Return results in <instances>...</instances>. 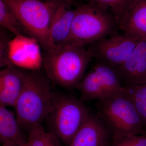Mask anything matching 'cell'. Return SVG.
I'll use <instances>...</instances> for the list:
<instances>
[{
	"instance_id": "cell-20",
	"label": "cell",
	"mask_w": 146,
	"mask_h": 146,
	"mask_svg": "<svg viewBox=\"0 0 146 146\" xmlns=\"http://www.w3.org/2000/svg\"><path fill=\"white\" fill-rule=\"evenodd\" d=\"M110 146H146V133L130 135L112 141Z\"/></svg>"
},
{
	"instance_id": "cell-21",
	"label": "cell",
	"mask_w": 146,
	"mask_h": 146,
	"mask_svg": "<svg viewBox=\"0 0 146 146\" xmlns=\"http://www.w3.org/2000/svg\"><path fill=\"white\" fill-rule=\"evenodd\" d=\"M9 40L4 32L0 33V65L2 68L13 66L9 58Z\"/></svg>"
},
{
	"instance_id": "cell-13",
	"label": "cell",
	"mask_w": 146,
	"mask_h": 146,
	"mask_svg": "<svg viewBox=\"0 0 146 146\" xmlns=\"http://www.w3.org/2000/svg\"><path fill=\"white\" fill-rule=\"evenodd\" d=\"M74 11L65 0L58 7L53 16L50 36L54 47L65 45L70 34Z\"/></svg>"
},
{
	"instance_id": "cell-24",
	"label": "cell",
	"mask_w": 146,
	"mask_h": 146,
	"mask_svg": "<svg viewBox=\"0 0 146 146\" xmlns=\"http://www.w3.org/2000/svg\"><path fill=\"white\" fill-rule=\"evenodd\" d=\"M40 1H48V0H40Z\"/></svg>"
},
{
	"instance_id": "cell-5",
	"label": "cell",
	"mask_w": 146,
	"mask_h": 146,
	"mask_svg": "<svg viewBox=\"0 0 146 146\" xmlns=\"http://www.w3.org/2000/svg\"><path fill=\"white\" fill-rule=\"evenodd\" d=\"M91 112L80 99L66 93L53 91L52 109L46 120L48 131L64 145L70 146Z\"/></svg>"
},
{
	"instance_id": "cell-8",
	"label": "cell",
	"mask_w": 146,
	"mask_h": 146,
	"mask_svg": "<svg viewBox=\"0 0 146 146\" xmlns=\"http://www.w3.org/2000/svg\"><path fill=\"white\" fill-rule=\"evenodd\" d=\"M139 42L124 33L117 32L87 45L86 48L92 58L116 68L128 60Z\"/></svg>"
},
{
	"instance_id": "cell-6",
	"label": "cell",
	"mask_w": 146,
	"mask_h": 146,
	"mask_svg": "<svg viewBox=\"0 0 146 146\" xmlns=\"http://www.w3.org/2000/svg\"><path fill=\"white\" fill-rule=\"evenodd\" d=\"M97 108L98 115L111 131L112 141L130 135L146 133L133 102L126 91L98 102Z\"/></svg>"
},
{
	"instance_id": "cell-16",
	"label": "cell",
	"mask_w": 146,
	"mask_h": 146,
	"mask_svg": "<svg viewBox=\"0 0 146 146\" xmlns=\"http://www.w3.org/2000/svg\"><path fill=\"white\" fill-rule=\"evenodd\" d=\"M110 11L116 19L118 25L123 22L136 0H87Z\"/></svg>"
},
{
	"instance_id": "cell-17",
	"label": "cell",
	"mask_w": 146,
	"mask_h": 146,
	"mask_svg": "<svg viewBox=\"0 0 146 146\" xmlns=\"http://www.w3.org/2000/svg\"><path fill=\"white\" fill-rule=\"evenodd\" d=\"M138 112L144 129L146 131V83L124 85Z\"/></svg>"
},
{
	"instance_id": "cell-2",
	"label": "cell",
	"mask_w": 146,
	"mask_h": 146,
	"mask_svg": "<svg viewBox=\"0 0 146 146\" xmlns=\"http://www.w3.org/2000/svg\"><path fill=\"white\" fill-rule=\"evenodd\" d=\"M46 51L43 65L47 78L64 89H76L93 58L86 46L65 45Z\"/></svg>"
},
{
	"instance_id": "cell-1",
	"label": "cell",
	"mask_w": 146,
	"mask_h": 146,
	"mask_svg": "<svg viewBox=\"0 0 146 146\" xmlns=\"http://www.w3.org/2000/svg\"><path fill=\"white\" fill-rule=\"evenodd\" d=\"M50 81L39 70L27 71L25 84L14 108L16 117L28 133L42 125L52 108Z\"/></svg>"
},
{
	"instance_id": "cell-22",
	"label": "cell",
	"mask_w": 146,
	"mask_h": 146,
	"mask_svg": "<svg viewBox=\"0 0 146 146\" xmlns=\"http://www.w3.org/2000/svg\"><path fill=\"white\" fill-rule=\"evenodd\" d=\"M2 146H22L17 145V144L12 143H6L2 144Z\"/></svg>"
},
{
	"instance_id": "cell-15",
	"label": "cell",
	"mask_w": 146,
	"mask_h": 146,
	"mask_svg": "<svg viewBox=\"0 0 146 146\" xmlns=\"http://www.w3.org/2000/svg\"><path fill=\"white\" fill-rule=\"evenodd\" d=\"M12 111L0 106V142L26 146L28 137L24 133Z\"/></svg>"
},
{
	"instance_id": "cell-14",
	"label": "cell",
	"mask_w": 146,
	"mask_h": 146,
	"mask_svg": "<svg viewBox=\"0 0 146 146\" xmlns=\"http://www.w3.org/2000/svg\"><path fill=\"white\" fill-rule=\"evenodd\" d=\"M119 29L140 41L146 40V0H136Z\"/></svg>"
},
{
	"instance_id": "cell-23",
	"label": "cell",
	"mask_w": 146,
	"mask_h": 146,
	"mask_svg": "<svg viewBox=\"0 0 146 146\" xmlns=\"http://www.w3.org/2000/svg\"><path fill=\"white\" fill-rule=\"evenodd\" d=\"M76 0H65L66 1V3L68 4L69 5H72V4Z\"/></svg>"
},
{
	"instance_id": "cell-18",
	"label": "cell",
	"mask_w": 146,
	"mask_h": 146,
	"mask_svg": "<svg viewBox=\"0 0 146 146\" xmlns=\"http://www.w3.org/2000/svg\"><path fill=\"white\" fill-rule=\"evenodd\" d=\"M28 137L26 146H63L60 139L52 132L45 131L43 126L32 130Z\"/></svg>"
},
{
	"instance_id": "cell-9",
	"label": "cell",
	"mask_w": 146,
	"mask_h": 146,
	"mask_svg": "<svg viewBox=\"0 0 146 146\" xmlns=\"http://www.w3.org/2000/svg\"><path fill=\"white\" fill-rule=\"evenodd\" d=\"M40 44L35 38L17 35L10 40L9 58L13 66L29 70H39L43 65Z\"/></svg>"
},
{
	"instance_id": "cell-11",
	"label": "cell",
	"mask_w": 146,
	"mask_h": 146,
	"mask_svg": "<svg viewBox=\"0 0 146 146\" xmlns=\"http://www.w3.org/2000/svg\"><path fill=\"white\" fill-rule=\"evenodd\" d=\"M27 71L15 66L0 72V106L13 107L23 90Z\"/></svg>"
},
{
	"instance_id": "cell-4",
	"label": "cell",
	"mask_w": 146,
	"mask_h": 146,
	"mask_svg": "<svg viewBox=\"0 0 146 146\" xmlns=\"http://www.w3.org/2000/svg\"><path fill=\"white\" fill-rule=\"evenodd\" d=\"M24 31L38 40L46 50L53 48L50 29L53 16L64 0H3Z\"/></svg>"
},
{
	"instance_id": "cell-12",
	"label": "cell",
	"mask_w": 146,
	"mask_h": 146,
	"mask_svg": "<svg viewBox=\"0 0 146 146\" xmlns=\"http://www.w3.org/2000/svg\"><path fill=\"white\" fill-rule=\"evenodd\" d=\"M123 85L146 83V40H141L128 60L115 68Z\"/></svg>"
},
{
	"instance_id": "cell-7",
	"label": "cell",
	"mask_w": 146,
	"mask_h": 146,
	"mask_svg": "<svg viewBox=\"0 0 146 146\" xmlns=\"http://www.w3.org/2000/svg\"><path fill=\"white\" fill-rule=\"evenodd\" d=\"M76 89L82 101H102L125 92L115 68L98 61Z\"/></svg>"
},
{
	"instance_id": "cell-10",
	"label": "cell",
	"mask_w": 146,
	"mask_h": 146,
	"mask_svg": "<svg viewBox=\"0 0 146 146\" xmlns=\"http://www.w3.org/2000/svg\"><path fill=\"white\" fill-rule=\"evenodd\" d=\"M111 131L98 114L91 112L70 146H110Z\"/></svg>"
},
{
	"instance_id": "cell-19",
	"label": "cell",
	"mask_w": 146,
	"mask_h": 146,
	"mask_svg": "<svg viewBox=\"0 0 146 146\" xmlns=\"http://www.w3.org/2000/svg\"><path fill=\"white\" fill-rule=\"evenodd\" d=\"M0 25L15 36L23 35L21 25L3 0H0Z\"/></svg>"
},
{
	"instance_id": "cell-3",
	"label": "cell",
	"mask_w": 146,
	"mask_h": 146,
	"mask_svg": "<svg viewBox=\"0 0 146 146\" xmlns=\"http://www.w3.org/2000/svg\"><path fill=\"white\" fill-rule=\"evenodd\" d=\"M74 11L70 34L65 45L86 46L117 32L116 19L104 8L87 2L76 5Z\"/></svg>"
}]
</instances>
